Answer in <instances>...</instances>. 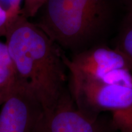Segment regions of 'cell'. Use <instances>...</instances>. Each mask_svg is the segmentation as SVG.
<instances>
[{
    "label": "cell",
    "mask_w": 132,
    "mask_h": 132,
    "mask_svg": "<svg viewBox=\"0 0 132 132\" xmlns=\"http://www.w3.org/2000/svg\"><path fill=\"white\" fill-rule=\"evenodd\" d=\"M120 129L122 132H132V116H130L123 120Z\"/></svg>",
    "instance_id": "obj_12"
},
{
    "label": "cell",
    "mask_w": 132,
    "mask_h": 132,
    "mask_svg": "<svg viewBox=\"0 0 132 132\" xmlns=\"http://www.w3.org/2000/svg\"><path fill=\"white\" fill-rule=\"evenodd\" d=\"M20 85L14 65L0 64V90L6 97Z\"/></svg>",
    "instance_id": "obj_8"
},
{
    "label": "cell",
    "mask_w": 132,
    "mask_h": 132,
    "mask_svg": "<svg viewBox=\"0 0 132 132\" xmlns=\"http://www.w3.org/2000/svg\"><path fill=\"white\" fill-rule=\"evenodd\" d=\"M110 132H122V131H119V130H116V129H115V128H113V129H112L111 131H110Z\"/></svg>",
    "instance_id": "obj_15"
},
{
    "label": "cell",
    "mask_w": 132,
    "mask_h": 132,
    "mask_svg": "<svg viewBox=\"0 0 132 132\" xmlns=\"http://www.w3.org/2000/svg\"><path fill=\"white\" fill-rule=\"evenodd\" d=\"M47 0H23L21 15L29 19L36 16Z\"/></svg>",
    "instance_id": "obj_9"
},
{
    "label": "cell",
    "mask_w": 132,
    "mask_h": 132,
    "mask_svg": "<svg viewBox=\"0 0 132 132\" xmlns=\"http://www.w3.org/2000/svg\"><path fill=\"white\" fill-rule=\"evenodd\" d=\"M68 71L108 83L132 87V68L116 48L95 45L76 53L72 59L65 56Z\"/></svg>",
    "instance_id": "obj_4"
},
{
    "label": "cell",
    "mask_w": 132,
    "mask_h": 132,
    "mask_svg": "<svg viewBox=\"0 0 132 132\" xmlns=\"http://www.w3.org/2000/svg\"><path fill=\"white\" fill-rule=\"evenodd\" d=\"M114 11V0H47L35 23L61 48L78 53L105 34Z\"/></svg>",
    "instance_id": "obj_2"
},
{
    "label": "cell",
    "mask_w": 132,
    "mask_h": 132,
    "mask_svg": "<svg viewBox=\"0 0 132 132\" xmlns=\"http://www.w3.org/2000/svg\"><path fill=\"white\" fill-rule=\"evenodd\" d=\"M6 98V95L4 94V92L2 90H0V104H3V102H4L5 99Z\"/></svg>",
    "instance_id": "obj_14"
},
{
    "label": "cell",
    "mask_w": 132,
    "mask_h": 132,
    "mask_svg": "<svg viewBox=\"0 0 132 132\" xmlns=\"http://www.w3.org/2000/svg\"><path fill=\"white\" fill-rule=\"evenodd\" d=\"M113 128L111 121L106 123L83 113L65 90L52 110L42 112L34 132H110Z\"/></svg>",
    "instance_id": "obj_5"
},
{
    "label": "cell",
    "mask_w": 132,
    "mask_h": 132,
    "mask_svg": "<svg viewBox=\"0 0 132 132\" xmlns=\"http://www.w3.org/2000/svg\"><path fill=\"white\" fill-rule=\"evenodd\" d=\"M70 94L77 107L94 118L100 113L132 110V87L108 83L68 71Z\"/></svg>",
    "instance_id": "obj_3"
},
{
    "label": "cell",
    "mask_w": 132,
    "mask_h": 132,
    "mask_svg": "<svg viewBox=\"0 0 132 132\" xmlns=\"http://www.w3.org/2000/svg\"><path fill=\"white\" fill-rule=\"evenodd\" d=\"M18 17H13L0 6V33L6 34L9 28Z\"/></svg>",
    "instance_id": "obj_11"
},
{
    "label": "cell",
    "mask_w": 132,
    "mask_h": 132,
    "mask_svg": "<svg viewBox=\"0 0 132 132\" xmlns=\"http://www.w3.org/2000/svg\"><path fill=\"white\" fill-rule=\"evenodd\" d=\"M42 112L35 97L20 85L3 103L0 110V132H34Z\"/></svg>",
    "instance_id": "obj_6"
},
{
    "label": "cell",
    "mask_w": 132,
    "mask_h": 132,
    "mask_svg": "<svg viewBox=\"0 0 132 132\" xmlns=\"http://www.w3.org/2000/svg\"><path fill=\"white\" fill-rule=\"evenodd\" d=\"M23 0H0V6L13 17L16 18L21 14V4Z\"/></svg>",
    "instance_id": "obj_10"
},
{
    "label": "cell",
    "mask_w": 132,
    "mask_h": 132,
    "mask_svg": "<svg viewBox=\"0 0 132 132\" xmlns=\"http://www.w3.org/2000/svg\"><path fill=\"white\" fill-rule=\"evenodd\" d=\"M115 48L124 55L132 68V8L127 9L122 21Z\"/></svg>",
    "instance_id": "obj_7"
},
{
    "label": "cell",
    "mask_w": 132,
    "mask_h": 132,
    "mask_svg": "<svg viewBox=\"0 0 132 132\" xmlns=\"http://www.w3.org/2000/svg\"><path fill=\"white\" fill-rule=\"evenodd\" d=\"M6 36L20 85L35 97L43 113L52 110L66 90L68 69L61 48L35 23L21 14Z\"/></svg>",
    "instance_id": "obj_1"
},
{
    "label": "cell",
    "mask_w": 132,
    "mask_h": 132,
    "mask_svg": "<svg viewBox=\"0 0 132 132\" xmlns=\"http://www.w3.org/2000/svg\"><path fill=\"white\" fill-rule=\"evenodd\" d=\"M122 1L126 6L127 9L132 8V0H122Z\"/></svg>",
    "instance_id": "obj_13"
}]
</instances>
